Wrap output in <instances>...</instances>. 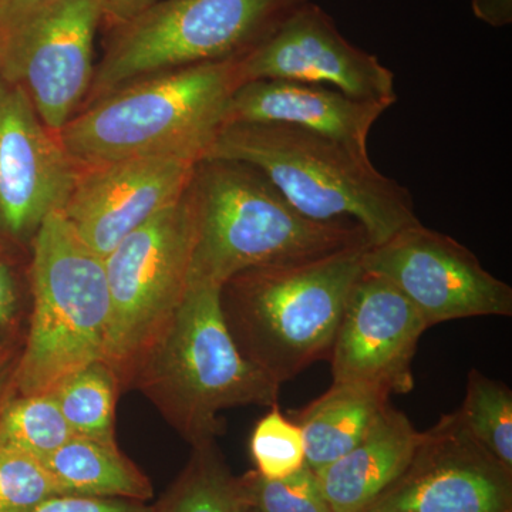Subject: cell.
<instances>
[{
  "mask_svg": "<svg viewBox=\"0 0 512 512\" xmlns=\"http://www.w3.org/2000/svg\"><path fill=\"white\" fill-rule=\"evenodd\" d=\"M188 191L195 218L188 286L221 288L248 269L301 264L370 245L355 222L303 217L247 164L202 160Z\"/></svg>",
  "mask_w": 512,
  "mask_h": 512,
  "instance_id": "1",
  "label": "cell"
},
{
  "mask_svg": "<svg viewBox=\"0 0 512 512\" xmlns=\"http://www.w3.org/2000/svg\"><path fill=\"white\" fill-rule=\"evenodd\" d=\"M202 160L235 161L255 168L303 217L355 222L366 232L370 247L420 224L410 191L380 173L369 154L305 128L222 127Z\"/></svg>",
  "mask_w": 512,
  "mask_h": 512,
  "instance_id": "2",
  "label": "cell"
},
{
  "mask_svg": "<svg viewBox=\"0 0 512 512\" xmlns=\"http://www.w3.org/2000/svg\"><path fill=\"white\" fill-rule=\"evenodd\" d=\"M220 292L218 286H188L177 311L138 357L128 383L191 447L225 433V410L271 409L281 394V384L239 352L225 325Z\"/></svg>",
  "mask_w": 512,
  "mask_h": 512,
  "instance_id": "3",
  "label": "cell"
},
{
  "mask_svg": "<svg viewBox=\"0 0 512 512\" xmlns=\"http://www.w3.org/2000/svg\"><path fill=\"white\" fill-rule=\"evenodd\" d=\"M241 84L239 57L153 74L101 97L57 137L77 167L157 156L201 161Z\"/></svg>",
  "mask_w": 512,
  "mask_h": 512,
  "instance_id": "4",
  "label": "cell"
},
{
  "mask_svg": "<svg viewBox=\"0 0 512 512\" xmlns=\"http://www.w3.org/2000/svg\"><path fill=\"white\" fill-rule=\"evenodd\" d=\"M367 247L232 276L221 286L220 303L241 355L281 386L329 360Z\"/></svg>",
  "mask_w": 512,
  "mask_h": 512,
  "instance_id": "5",
  "label": "cell"
},
{
  "mask_svg": "<svg viewBox=\"0 0 512 512\" xmlns=\"http://www.w3.org/2000/svg\"><path fill=\"white\" fill-rule=\"evenodd\" d=\"M29 271L30 315L12 380V399L49 393L67 376L104 359L110 291L104 258L62 212L37 229Z\"/></svg>",
  "mask_w": 512,
  "mask_h": 512,
  "instance_id": "6",
  "label": "cell"
},
{
  "mask_svg": "<svg viewBox=\"0 0 512 512\" xmlns=\"http://www.w3.org/2000/svg\"><path fill=\"white\" fill-rule=\"evenodd\" d=\"M309 0H164L121 26L94 77L106 96L128 83L251 52Z\"/></svg>",
  "mask_w": 512,
  "mask_h": 512,
  "instance_id": "7",
  "label": "cell"
},
{
  "mask_svg": "<svg viewBox=\"0 0 512 512\" xmlns=\"http://www.w3.org/2000/svg\"><path fill=\"white\" fill-rule=\"evenodd\" d=\"M188 190L104 258L111 309L103 360L117 376L120 392L128 390L138 357L187 292L195 234Z\"/></svg>",
  "mask_w": 512,
  "mask_h": 512,
  "instance_id": "8",
  "label": "cell"
},
{
  "mask_svg": "<svg viewBox=\"0 0 512 512\" xmlns=\"http://www.w3.org/2000/svg\"><path fill=\"white\" fill-rule=\"evenodd\" d=\"M100 0H50L0 28V77L59 133L93 80Z\"/></svg>",
  "mask_w": 512,
  "mask_h": 512,
  "instance_id": "9",
  "label": "cell"
},
{
  "mask_svg": "<svg viewBox=\"0 0 512 512\" xmlns=\"http://www.w3.org/2000/svg\"><path fill=\"white\" fill-rule=\"evenodd\" d=\"M363 269L393 282L429 328L448 320L512 316V288L456 239L413 225L367 247Z\"/></svg>",
  "mask_w": 512,
  "mask_h": 512,
  "instance_id": "10",
  "label": "cell"
},
{
  "mask_svg": "<svg viewBox=\"0 0 512 512\" xmlns=\"http://www.w3.org/2000/svg\"><path fill=\"white\" fill-rule=\"evenodd\" d=\"M360 512H512V470L471 437L457 413L423 431L409 466Z\"/></svg>",
  "mask_w": 512,
  "mask_h": 512,
  "instance_id": "11",
  "label": "cell"
},
{
  "mask_svg": "<svg viewBox=\"0 0 512 512\" xmlns=\"http://www.w3.org/2000/svg\"><path fill=\"white\" fill-rule=\"evenodd\" d=\"M77 168L26 94L0 77V239L32 244L69 200Z\"/></svg>",
  "mask_w": 512,
  "mask_h": 512,
  "instance_id": "12",
  "label": "cell"
},
{
  "mask_svg": "<svg viewBox=\"0 0 512 512\" xmlns=\"http://www.w3.org/2000/svg\"><path fill=\"white\" fill-rule=\"evenodd\" d=\"M239 73L242 83L288 80L332 87L357 100L397 101L392 70L350 43L335 20L311 0L239 57Z\"/></svg>",
  "mask_w": 512,
  "mask_h": 512,
  "instance_id": "13",
  "label": "cell"
},
{
  "mask_svg": "<svg viewBox=\"0 0 512 512\" xmlns=\"http://www.w3.org/2000/svg\"><path fill=\"white\" fill-rule=\"evenodd\" d=\"M429 328L393 282L363 269L349 293L330 352L333 383H356L389 394L410 392L412 363Z\"/></svg>",
  "mask_w": 512,
  "mask_h": 512,
  "instance_id": "14",
  "label": "cell"
},
{
  "mask_svg": "<svg viewBox=\"0 0 512 512\" xmlns=\"http://www.w3.org/2000/svg\"><path fill=\"white\" fill-rule=\"evenodd\" d=\"M198 163L157 156L87 168L60 212L84 244L106 258L127 235L183 197Z\"/></svg>",
  "mask_w": 512,
  "mask_h": 512,
  "instance_id": "15",
  "label": "cell"
},
{
  "mask_svg": "<svg viewBox=\"0 0 512 512\" xmlns=\"http://www.w3.org/2000/svg\"><path fill=\"white\" fill-rule=\"evenodd\" d=\"M390 101L357 100L332 87L251 80L232 94L224 127L232 124H284L305 128L369 154V136Z\"/></svg>",
  "mask_w": 512,
  "mask_h": 512,
  "instance_id": "16",
  "label": "cell"
},
{
  "mask_svg": "<svg viewBox=\"0 0 512 512\" xmlns=\"http://www.w3.org/2000/svg\"><path fill=\"white\" fill-rule=\"evenodd\" d=\"M423 431L387 404L366 436L345 456L315 471L332 512H360L409 466Z\"/></svg>",
  "mask_w": 512,
  "mask_h": 512,
  "instance_id": "17",
  "label": "cell"
},
{
  "mask_svg": "<svg viewBox=\"0 0 512 512\" xmlns=\"http://www.w3.org/2000/svg\"><path fill=\"white\" fill-rule=\"evenodd\" d=\"M389 394L356 383H333L296 413L305 443L306 466L313 471L345 456L366 436L389 402Z\"/></svg>",
  "mask_w": 512,
  "mask_h": 512,
  "instance_id": "18",
  "label": "cell"
},
{
  "mask_svg": "<svg viewBox=\"0 0 512 512\" xmlns=\"http://www.w3.org/2000/svg\"><path fill=\"white\" fill-rule=\"evenodd\" d=\"M43 463L63 495L148 503L154 490L150 478L121 453L116 441L73 436Z\"/></svg>",
  "mask_w": 512,
  "mask_h": 512,
  "instance_id": "19",
  "label": "cell"
},
{
  "mask_svg": "<svg viewBox=\"0 0 512 512\" xmlns=\"http://www.w3.org/2000/svg\"><path fill=\"white\" fill-rule=\"evenodd\" d=\"M156 512H245L239 477L229 470L217 441L192 447L187 466L161 495Z\"/></svg>",
  "mask_w": 512,
  "mask_h": 512,
  "instance_id": "20",
  "label": "cell"
},
{
  "mask_svg": "<svg viewBox=\"0 0 512 512\" xmlns=\"http://www.w3.org/2000/svg\"><path fill=\"white\" fill-rule=\"evenodd\" d=\"M52 393L74 436L116 441L114 416L120 384L104 360L67 376Z\"/></svg>",
  "mask_w": 512,
  "mask_h": 512,
  "instance_id": "21",
  "label": "cell"
},
{
  "mask_svg": "<svg viewBox=\"0 0 512 512\" xmlns=\"http://www.w3.org/2000/svg\"><path fill=\"white\" fill-rule=\"evenodd\" d=\"M73 436L52 392L13 397L0 410V448L45 461Z\"/></svg>",
  "mask_w": 512,
  "mask_h": 512,
  "instance_id": "22",
  "label": "cell"
},
{
  "mask_svg": "<svg viewBox=\"0 0 512 512\" xmlns=\"http://www.w3.org/2000/svg\"><path fill=\"white\" fill-rule=\"evenodd\" d=\"M458 419L474 440L512 470V392L500 380L470 370Z\"/></svg>",
  "mask_w": 512,
  "mask_h": 512,
  "instance_id": "23",
  "label": "cell"
},
{
  "mask_svg": "<svg viewBox=\"0 0 512 512\" xmlns=\"http://www.w3.org/2000/svg\"><path fill=\"white\" fill-rule=\"evenodd\" d=\"M30 298L18 272L0 252V410L12 399V380L28 333Z\"/></svg>",
  "mask_w": 512,
  "mask_h": 512,
  "instance_id": "24",
  "label": "cell"
},
{
  "mask_svg": "<svg viewBox=\"0 0 512 512\" xmlns=\"http://www.w3.org/2000/svg\"><path fill=\"white\" fill-rule=\"evenodd\" d=\"M239 481L248 507L259 512H332L311 467H302L278 480H269L251 470Z\"/></svg>",
  "mask_w": 512,
  "mask_h": 512,
  "instance_id": "25",
  "label": "cell"
},
{
  "mask_svg": "<svg viewBox=\"0 0 512 512\" xmlns=\"http://www.w3.org/2000/svg\"><path fill=\"white\" fill-rule=\"evenodd\" d=\"M249 450L255 470L269 480L291 476L306 466L301 427L278 406L271 407V412L256 423Z\"/></svg>",
  "mask_w": 512,
  "mask_h": 512,
  "instance_id": "26",
  "label": "cell"
},
{
  "mask_svg": "<svg viewBox=\"0 0 512 512\" xmlns=\"http://www.w3.org/2000/svg\"><path fill=\"white\" fill-rule=\"evenodd\" d=\"M59 495L62 490L42 460L0 448V512H32Z\"/></svg>",
  "mask_w": 512,
  "mask_h": 512,
  "instance_id": "27",
  "label": "cell"
},
{
  "mask_svg": "<svg viewBox=\"0 0 512 512\" xmlns=\"http://www.w3.org/2000/svg\"><path fill=\"white\" fill-rule=\"evenodd\" d=\"M32 512H156L154 505L116 498H87L59 495Z\"/></svg>",
  "mask_w": 512,
  "mask_h": 512,
  "instance_id": "28",
  "label": "cell"
},
{
  "mask_svg": "<svg viewBox=\"0 0 512 512\" xmlns=\"http://www.w3.org/2000/svg\"><path fill=\"white\" fill-rule=\"evenodd\" d=\"M158 0H100L101 19L124 26L153 8Z\"/></svg>",
  "mask_w": 512,
  "mask_h": 512,
  "instance_id": "29",
  "label": "cell"
},
{
  "mask_svg": "<svg viewBox=\"0 0 512 512\" xmlns=\"http://www.w3.org/2000/svg\"><path fill=\"white\" fill-rule=\"evenodd\" d=\"M474 16L491 28H504L512 22V0H471Z\"/></svg>",
  "mask_w": 512,
  "mask_h": 512,
  "instance_id": "30",
  "label": "cell"
},
{
  "mask_svg": "<svg viewBox=\"0 0 512 512\" xmlns=\"http://www.w3.org/2000/svg\"><path fill=\"white\" fill-rule=\"evenodd\" d=\"M50 0H0V28Z\"/></svg>",
  "mask_w": 512,
  "mask_h": 512,
  "instance_id": "31",
  "label": "cell"
},
{
  "mask_svg": "<svg viewBox=\"0 0 512 512\" xmlns=\"http://www.w3.org/2000/svg\"><path fill=\"white\" fill-rule=\"evenodd\" d=\"M245 512H259L258 510H255V508H248Z\"/></svg>",
  "mask_w": 512,
  "mask_h": 512,
  "instance_id": "32",
  "label": "cell"
}]
</instances>
